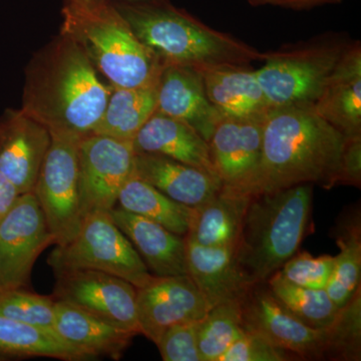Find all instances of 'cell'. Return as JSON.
<instances>
[{
	"instance_id": "6da1fadb",
	"label": "cell",
	"mask_w": 361,
	"mask_h": 361,
	"mask_svg": "<svg viewBox=\"0 0 361 361\" xmlns=\"http://www.w3.org/2000/svg\"><path fill=\"white\" fill-rule=\"evenodd\" d=\"M111 90L77 42L59 32L26 66L21 110L51 135L80 141L94 132Z\"/></svg>"
},
{
	"instance_id": "7a4b0ae2",
	"label": "cell",
	"mask_w": 361,
	"mask_h": 361,
	"mask_svg": "<svg viewBox=\"0 0 361 361\" xmlns=\"http://www.w3.org/2000/svg\"><path fill=\"white\" fill-rule=\"evenodd\" d=\"M345 135L312 104L272 109L265 116L262 154L250 194L301 184L331 189L339 184Z\"/></svg>"
},
{
	"instance_id": "3957f363",
	"label": "cell",
	"mask_w": 361,
	"mask_h": 361,
	"mask_svg": "<svg viewBox=\"0 0 361 361\" xmlns=\"http://www.w3.org/2000/svg\"><path fill=\"white\" fill-rule=\"evenodd\" d=\"M113 4L135 37L164 66H248L263 59L261 52L209 27L168 0Z\"/></svg>"
},
{
	"instance_id": "277c9868",
	"label": "cell",
	"mask_w": 361,
	"mask_h": 361,
	"mask_svg": "<svg viewBox=\"0 0 361 361\" xmlns=\"http://www.w3.org/2000/svg\"><path fill=\"white\" fill-rule=\"evenodd\" d=\"M61 16V32L77 42L111 87H140L159 82L163 63L135 37L113 2L68 4Z\"/></svg>"
},
{
	"instance_id": "5b68a950",
	"label": "cell",
	"mask_w": 361,
	"mask_h": 361,
	"mask_svg": "<svg viewBox=\"0 0 361 361\" xmlns=\"http://www.w3.org/2000/svg\"><path fill=\"white\" fill-rule=\"evenodd\" d=\"M312 184L253 195L235 257L251 284L263 283L298 251L310 223Z\"/></svg>"
},
{
	"instance_id": "8992f818",
	"label": "cell",
	"mask_w": 361,
	"mask_h": 361,
	"mask_svg": "<svg viewBox=\"0 0 361 361\" xmlns=\"http://www.w3.org/2000/svg\"><path fill=\"white\" fill-rule=\"evenodd\" d=\"M348 44L341 40L313 42L263 54L264 66L255 71L271 110L314 104Z\"/></svg>"
},
{
	"instance_id": "52a82bcc",
	"label": "cell",
	"mask_w": 361,
	"mask_h": 361,
	"mask_svg": "<svg viewBox=\"0 0 361 361\" xmlns=\"http://www.w3.org/2000/svg\"><path fill=\"white\" fill-rule=\"evenodd\" d=\"M54 273L71 270H97L127 280L137 288L154 275L110 212L85 217L77 236L65 246H58L49 257Z\"/></svg>"
},
{
	"instance_id": "ba28073f",
	"label": "cell",
	"mask_w": 361,
	"mask_h": 361,
	"mask_svg": "<svg viewBox=\"0 0 361 361\" xmlns=\"http://www.w3.org/2000/svg\"><path fill=\"white\" fill-rule=\"evenodd\" d=\"M78 140L51 135V144L32 192L44 212L54 244L65 246L82 227L78 185Z\"/></svg>"
},
{
	"instance_id": "9c48e42d",
	"label": "cell",
	"mask_w": 361,
	"mask_h": 361,
	"mask_svg": "<svg viewBox=\"0 0 361 361\" xmlns=\"http://www.w3.org/2000/svg\"><path fill=\"white\" fill-rule=\"evenodd\" d=\"M133 142L90 135L78 144V185L82 216L111 212L118 195L134 175Z\"/></svg>"
},
{
	"instance_id": "30bf717a",
	"label": "cell",
	"mask_w": 361,
	"mask_h": 361,
	"mask_svg": "<svg viewBox=\"0 0 361 361\" xmlns=\"http://www.w3.org/2000/svg\"><path fill=\"white\" fill-rule=\"evenodd\" d=\"M54 299L65 301L120 329L141 334L137 287L109 273L71 270L56 273Z\"/></svg>"
},
{
	"instance_id": "8fae6325",
	"label": "cell",
	"mask_w": 361,
	"mask_h": 361,
	"mask_svg": "<svg viewBox=\"0 0 361 361\" xmlns=\"http://www.w3.org/2000/svg\"><path fill=\"white\" fill-rule=\"evenodd\" d=\"M51 244L54 238L35 193L20 195L0 221V282L4 290L25 286L35 261Z\"/></svg>"
},
{
	"instance_id": "7c38bea8",
	"label": "cell",
	"mask_w": 361,
	"mask_h": 361,
	"mask_svg": "<svg viewBox=\"0 0 361 361\" xmlns=\"http://www.w3.org/2000/svg\"><path fill=\"white\" fill-rule=\"evenodd\" d=\"M240 303L244 329L264 337L290 355L306 360L323 358L322 330L310 329L297 319L273 295L267 282L252 285Z\"/></svg>"
},
{
	"instance_id": "4fadbf2b",
	"label": "cell",
	"mask_w": 361,
	"mask_h": 361,
	"mask_svg": "<svg viewBox=\"0 0 361 361\" xmlns=\"http://www.w3.org/2000/svg\"><path fill=\"white\" fill-rule=\"evenodd\" d=\"M208 304L188 274L155 276L137 288V312L141 334L157 343L170 327L199 322L208 312Z\"/></svg>"
},
{
	"instance_id": "5bb4252c",
	"label": "cell",
	"mask_w": 361,
	"mask_h": 361,
	"mask_svg": "<svg viewBox=\"0 0 361 361\" xmlns=\"http://www.w3.org/2000/svg\"><path fill=\"white\" fill-rule=\"evenodd\" d=\"M266 115L222 118L216 126L208 144L216 174L224 186L250 194L262 154Z\"/></svg>"
},
{
	"instance_id": "9a60e30c",
	"label": "cell",
	"mask_w": 361,
	"mask_h": 361,
	"mask_svg": "<svg viewBox=\"0 0 361 361\" xmlns=\"http://www.w3.org/2000/svg\"><path fill=\"white\" fill-rule=\"evenodd\" d=\"M51 144L49 129L21 109L0 118V172L20 195L32 192Z\"/></svg>"
},
{
	"instance_id": "2e32d148",
	"label": "cell",
	"mask_w": 361,
	"mask_h": 361,
	"mask_svg": "<svg viewBox=\"0 0 361 361\" xmlns=\"http://www.w3.org/2000/svg\"><path fill=\"white\" fill-rule=\"evenodd\" d=\"M156 111L187 123L207 142L223 118L207 97L200 71L183 66H164Z\"/></svg>"
},
{
	"instance_id": "e0dca14e",
	"label": "cell",
	"mask_w": 361,
	"mask_h": 361,
	"mask_svg": "<svg viewBox=\"0 0 361 361\" xmlns=\"http://www.w3.org/2000/svg\"><path fill=\"white\" fill-rule=\"evenodd\" d=\"M134 175L193 209L213 198L223 186L216 175L157 154L135 153Z\"/></svg>"
},
{
	"instance_id": "ac0fdd59",
	"label": "cell",
	"mask_w": 361,
	"mask_h": 361,
	"mask_svg": "<svg viewBox=\"0 0 361 361\" xmlns=\"http://www.w3.org/2000/svg\"><path fill=\"white\" fill-rule=\"evenodd\" d=\"M110 214L155 276L188 274L185 237L118 206Z\"/></svg>"
},
{
	"instance_id": "d6986e66",
	"label": "cell",
	"mask_w": 361,
	"mask_h": 361,
	"mask_svg": "<svg viewBox=\"0 0 361 361\" xmlns=\"http://www.w3.org/2000/svg\"><path fill=\"white\" fill-rule=\"evenodd\" d=\"M324 120L345 137L361 135V47L348 44L322 96L312 104Z\"/></svg>"
},
{
	"instance_id": "ffe728a7",
	"label": "cell",
	"mask_w": 361,
	"mask_h": 361,
	"mask_svg": "<svg viewBox=\"0 0 361 361\" xmlns=\"http://www.w3.org/2000/svg\"><path fill=\"white\" fill-rule=\"evenodd\" d=\"M186 259L188 275L198 287L209 308L241 300L253 285L240 269L234 249L204 247L186 239Z\"/></svg>"
},
{
	"instance_id": "44dd1931",
	"label": "cell",
	"mask_w": 361,
	"mask_h": 361,
	"mask_svg": "<svg viewBox=\"0 0 361 361\" xmlns=\"http://www.w3.org/2000/svg\"><path fill=\"white\" fill-rule=\"evenodd\" d=\"M203 78L207 97L223 118L265 116L271 110L256 71L241 65L196 68Z\"/></svg>"
},
{
	"instance_id": "7402d4cb",
	"label": "cell",
	"mask_w": 361,
	"mask_h": 361,
	"mask_svg": "<svg viewBox=\"0 0 361 361\" xmlns=\"http://www.w3.org/2000/svg\"><path fill=\"white\" fill-rule=\"evenodd\" d=\"M54 330L61 341L85 356L118 360L135 334L120 329L77 306L56 300Z\"/></svg>"
},
{
	"instance_id": "603a6c76",
	"label": "cell",
	"mask_w": 361,
	"mask_h": 361,
	"mask_svg": "<svg viewBox=\"0 0 361 361\" xmlns=\"http://www.w3.org/2000/svg\"><path fill=\"white\" fill-rule=\"evenodd\" d=\"M133 147L135 153L168 157L217 176L208 142L187 123L159 111L135 135Z\"/></svg>"
},
{
	"instance_id": "cb8c5ba5",
	"label": "cell",
	"mask_w": 361,
	"mask_h": 361,
	"mask_svg": "<svg viewBox=\"0 0 361 361\" xmlns=\"http://www.w3.org/2000/svg\"><path fill=\"white\" fill-rule=\"evenodd\" d=\"M252 195L223 185L203 205L194 209L187 240L204 247L236 248Z\"/></svg>"
},
{
	"instance_id": "d4e9b609",
	"label": "cell",
	"mask_w": 361,
	"mask_h": 361,
	"mask_svg": "<svg viewBox=\"0 0 361 361\" xmlns=\"http://www.w3.org/2000/svg\"><path fill=\"white\" fill-rule=\"evenodd\" d=\"M158 82L140 87H113L103 116L92 135L133 142L157 110Z\"/></svg>"
},
{
	"instance_id": "484cf974",
	"label": "cell",
	"mask_w": 361,
	"mask_h": 361,
	"mask_svg": "<svg viewBox=\"0 0 361 361\" xmlns=\"http://www.w3.org/2000/svg\"><path fill=\"white\" fill-rule=\"evenodd\" d=\"M118 207L158 223L180 236L186 237L194 209L178 203L155 187L133 175L121 190Z\"/></svg>"
},
{
	"instance_id": "4316f807",
	"label": "cell",
	"mask_w": 361,
	"mask_h": 361,
	"mask_svg": "<svg viewBox=\"0 0 361 361\" xmlns=\"http://www.w3.org/2000/svg\"><path fill=\"white\" fill-rule=\"evenodd\" d=\"M0 353L44 356L63 360H85L54 331L0 315Z\"/></svg>"
},
{
	"instance_id": "83f0119b",
	"label": "cell",
	"mask_w": 361,
	"mask_h": 361,
	"mask_svg": "<svg viewBox=\"0 0 361 361\" xmlns=\"http://www.w3.org/2000/svg\"><path fill=\"white\" fill-rule=\"evenodd\" d=\"M339 254L325 290L337 307L341 308L360 288L361 234L360 219L348 220L336 234Z\"/></svg>"
},
{
	"instance_id": "f1b7e54d",
	"label": "cell",
	"mask_w": 361,
	"mask_h": 361,
	"mask_svg": "<svg viewBox=\"0 0 361 361\" xmlns=\"http://www.w3.org/2000/svg\"><path fill=\"white\" fill-rule=\"evenodd\" d=\"M266 282L273 295L284 307L310 329H327L338 313L339 308L325 289L296 286L275 274Z\"/></svg>"
},
{
	"instance_id": "f546056e",
	"label": "cell",
	"mask_w": 361,
	"mask_h": 361,
	"mask_svg": "<svg viewBox=\"0 0 361 361\" xmlns=\"http://www.w3.org/2000/svg\"><path fill=\"white\" fill-rule=\"evenodd\" d=\"M240 300L218 304L198 322V348L202 361H220L243 334Z\"/></svg>"
},
{
	"instance_id": "4dcf8cb0",
	"label": "cell",
	"mask_w": 361,
	"mask_h": 361,
	"mask_svg": "<svg viewBox=\"0 0 361 361\" xmlns=\"http://www.w3.org/2000/svg\"><path fill=\"white\" fill-rule=\"evenodd\" d=\"M322 332L323 358L361 360V290L339 308L334 322Z\"/></svg>"
},
{
	"instance_id": "1f68e13d",
	"label": "cell",
	"mask_w": 361,
	"mask_h": 361,
	"mask_svg": "<svg viewBox=\"0 0 361 361\" xmlns=\"http://www.w3.org/2000/svg\"><path fill=\"white\" fill-rule=\"evenodd\" d=\"M54 297L13 289L0 294V315L42 329L54 330Z\"/></svg>"
},
{
	"instance_id": "d6a6232c",
	"label": "cell",
	"mask_w": 361,
	"mask_h": 361,
	"mask_svg": "<svg viewBox=\"0 0 361 361\" xmlns=\"http://www.w3.org/2000/svg\"><path fill=\"white\" fill-rule=\"evenodd\" d=\"M334 265V256L313 257L307 252L295 254L274 273L288 283L310 289H325Z\"/></svg>"
},
{
	"instance_id": "836d02e7",
	"label": "cell",
	"mask_w": 361,
	"mask_h": 361,
	"mask_svg": "<svg viewBox=\"0 0 361 361\" xmlns=\"http://www.w3.org/2000/svg\"><path fill=\"white\" fill-rule=\"evenodd\" d=\"M199 322L179 323L161 334L156 343L160 350L161 360L202 361L198 348Z\"/></svg>"
},
{
	"instance_id": "e575fe53",
	"label": "cell",
	"mask_w": 361,
	"mask_h": 361,
	"mask_svg": "<svg viewBox=\"0 0 361 361\" xmlns=\"http://www.w3.org/2000/svg\"><path fill=\"white\" fill-rule=\"evenodd\" d=\"M291 355L264 337L244 329L220 361H285L290 360Z\"/></svg>"
},
{
	"instance_id": "d590c367",
	"label": "cell",
	"mask_w": 361,
	"mask_h": 361,
	"mask_svg": "<svg viewBox=\"0 0 361 361\" xmlns=\"http://www.w3.org/2000/svg\"><path fill=\"white\" fill-rule=\"evenodd\" d=\"M361 135L345 137L339 172V184L360 187Z\"/></svg>"
},
{
	"instance_id": "8d00e7d4",
	"label": "cell",
	"mask_w": 361,
	"mask_h": 361,
	"mask_svg": "<svg viewBox=\"0 0 361 361\" xmlns=\"http://www.w3.org/2000/svg\"><path fill=\"white\" fill-rule=\"evenodd\" d=\"M20 196L16 187L0 172V221L6 217Z\"/></svg>"
},
{
	"instance_id": "74e56055",
	"label": "cell",
	"mask_w": 361,
	"mask_h": 361,
	"mask_svg": "<svg viewBox=\"0 0 361 361\" xmlns=\"http://www.w3.org/2000/svg\"><path fill=\"white\" fill-rule=\"evenodd\" d=\"M341 0H279L277 6L286 7V8L310 9L312 7L324 6V4H339Z\"/></svg>"
},
{
	"instance_id": "f35d334b",
	"label": "cell",
	"mask_w": 361,
	"mask_h": 361,
	"mask_svg": "<svg viewBox=\"0 0 361 361\" xmlns=\"http://www.w3.org/2000/svg\"><path fill=\"white\" fill-rule=\"evenodd\" d=\"M63 6L75 4H85V2L92 1H108V2H149L156 1V0H63Z\"/></svg>"
},
{
	"instance_id": "ab89813d",
	"label": "cell",
	"mask_w": 361,
	"mask_h": 361,
	"mask_svg": "<svg viewBox=\"0 0 361 361\" xmlns=\"http://www.w3.org/2000/svg\"><path fill=\"white\" fill-rule=\"evenodd\" d=\"M252 6H265V4H272V6H278L279 0H248Z\"/></svg>"
},
{
	"instance_id": "60d3db41",
	"label": "cell",
	"mask_w": 361,
	"mask_h": 361,
	"mask_svg": "<svg viewBox=\"0 0 361 361\" xmlns=\"http://www.w3.org/2000/svg\"><path fill=\"white\" fill-rule=\"evenodd\" d=\"M4 291V287H2L1 282H0V294H1Z\"/></svg>"
}]
</instances>
